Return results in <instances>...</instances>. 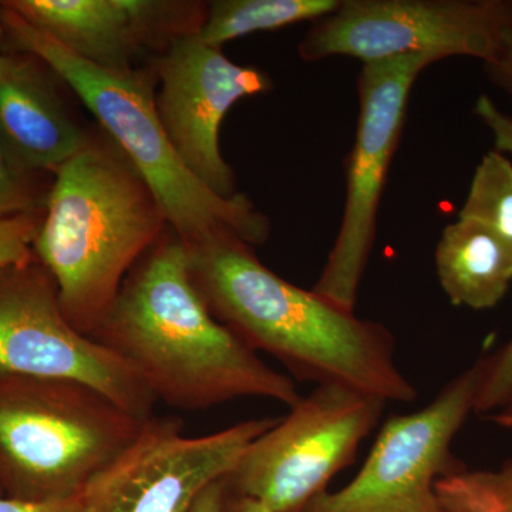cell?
<instances>
[{
    "mask_svg": "<svg viewBox=\"0 0 512 512\" xmlns=\"http://www.w3.org/2000/svg\"><path fill=\"white\" fill-rule=\"evenodd\" d=\"M474 114L493 133L495 150L512 156V117L498 109L485 94L478 97Z\"/></svg>",
    "mask_w": 512,
    "mask_h": 512,
    "instance_id": "7402d4cb",
    "label": "cell"
},
{
    "mask_svg": "<svg viewBox=\"0 0 512 512\" xmlns=\"http://www.w3.org/2000/svg\"><path fill=\"white\" fill-rule=\"evenodd\" d=\"M340 0H215L207 5L198 36L214 47L293 23L323 18Z\"/></svg>",
    "mask_w": 512,
    "mask_h": 512,
    "instance_id": "2e32d148",
    "label": "cell"
},
{
    "mask_svg": "<svg viewBox=\"0 0 512 512\" xmlns=\"http://www.w3.org/2000/svg\"><path fill=\"white\" fill-rule=\"evenodd\" d=\"M30 25L87 62L136 70L144 53H158L178 36L200 33L207 6L163 0H10Z\"/></svg>",
    "mask_w": 512,
    "mask_h": 512,
    "instance_id": "4fadbf2b",
    "label": "cell"
},
{
    "mask_svg": "<svg viewBox=\"0 0 512 512\" xmlns=\"http://www.w3.org/2000/svg\"><path fill=\"white\" fill-rule=\"evenodd\" d=\"M488 417H490L494 423H497L498 426L503 427V429L512 431V397L510 402L505 404L503 409L498 410V412H495Z\"/></svg>",
    "mask_w": 512,
    "mask_h": 512,
    "instance_id": "4316f807",
    "label": "cell"
},
{
    "mask_svg": "<svg viewBox=\"0 0 512 512\" xmlns=\"http://www.w3.org/2000/svg\"><path fill=\"white\" fill-rule=\"evenodd\" d=\"M229 498L231 490L227 480L218 481L201 495L191 512H228Z\"/></svg>",
    "mask_w": 512,
    "mask_h": 512,
    "instance_id": "d4e9b609",
    "label": "cell"
},
{
    "mask_svg": "<svg viewBox=\"0 0 512 512\" xmlns=\"http://www.w3.org/2000/svg\"><path fill=\"white\" fill-rule=\"evenodd\" d=\"M228 512H272L266 505L252 498L241 497L231 493L229 498Z\"/></svg>",
    "mask_w": 512,
    "mask_h": 512,
    "instance_id": "484cf974",
    "label": "cell"
},
{
    "mask_svg": "<svg viewBox=\"0 0 512 512\" xmlns=\"http://www.w3.org/2000/svg\"><path fill=\"white\" fill-rule=\"evenodd\" d=\"M483 369L481 357L419 412L387 420L357 476L303 512H444L436 484L466 467L451 444L474 413Z\"/></svg>",
    "mask_w": 512,
    "mask_h": 512,
    "instance_id": "ba28073f",
    "label": "cell"
},
{
    "mask_svg": "<svg viewBox=\"0 0 512 512\" xmlns=\"http://www.w3.org/2000/svg\"><path fill=\"white\" fill-rule=\"evenodd\" d=\"M484 66L491 82L512 97V18L501 29L494 55Z\"/></svg>",
    "mask_w": 512,
    "mask_h": 512,
    "instance_id": "603a6c76",
    "label": "cell"
},
{
    "mask_svg": "<svg viewBox=\"0 0 512 512\" xmlns=\"http://www.w3.org/2000/svg\"><path fill=\"white\" fill-rule=\"evenodd\" d=\"M72 380L0 375V488L22 501L69 500L143 427Z\"/></svg>",
    "mask_w": 512,
    "mask_h": 512,
    "instance_id": "5b68a950",
    "label": "cell"
},
{
    "mask_svg": "<svg viewBox=\"0 0 512 512\" xmlns=\"http://www.w3.org/2000/svg\"><path fill=\"white\" fill-rule=\"evenodd\" d=\"M35 198L26 183V175L19 173L0 156V220L15 215L33 214Z\"/></svg>",
    "mask_w": 512,
    "mask_h": 512,
    "instance_id": "44dd1931",
    "label": "cell"
},
{
    "mask_svg": "<svg viewBox=\"0 0 512 512\" xmlns=\"http://www.w3.org/2000/svg\"><path fill=\"white\" fill-rule=\"evenodd\" d=\"M434 262L441 288L453 305L484 311L503 301L510 289V251L476 222L457 220L447 225Z\"/></svg>",
    "mask_w": 512,
    "mask_h": 512,
    "instance_id": "9a60e30c",
    "label": "cell"
},
{
    "mask_svg": "<svg viewBox=\"0 0 512 512\" xmlns=\"http://www.w3.org/2000/svg\"><path fill=\"white\" fill-rule=\"evenodd\" d=\"M156 109L165 133L192 174L224 198L238 194L234 171L222 157L221 124L245 97L274 87L268 73L239 66L198 33L175 37L154 57Z\"/></svg>",
    "mask_w": 512,
    "mask_h": 512,
    "instance_id": "7c38bea8",
    "label": "cell"
},
{
    "mask_svg": "<svg viewBox=\"0 0 512 512\" xmlns=\"http://www.w3.org/2000/svg\"><path fill=\"white\" fill-rule=\"evenodd\" d=\"M53 173L33 249L55 281L64 315L94 338L167 218L116 146L89 140Z\"/></svg>",
    "mask_w": 512,
    "mask_h": 512,
    "instance_id": "3957f363",
    "label": "cell"
},
{
    "mask_svg": "<svg viewBox=\"0 0 512 512\" xmlns=\"http://www.w3.org/2000/svg\"><path fill=\"white\" fill-rule=\"evenodd\" d=\"M512 18V0H342L298 46L305 62L350 56L363 64L404 55L487 63Z\"/></svg>",
    "mask_w": 512,
    "mask_h": 512,
    "instance_id": "9c48e42d",
    "label": "cell"
},
{
    "mask_svg": "<svg viewBox=\"0 0 512 512\" xmlns=\"http://www.w3.org/2000/svg\"><path fill=\"white\" fill-rule=\"evenodd\" d=\"M0 494H2V488H0Z\"/></svg>",
    "mask_w": 512,
    "mask_h": 512,
    "instance_id": "f1b7e54d",
    "label": "cell"
},
{
    "mask_svg": "<svg viewBox=\"0 0 512 512\" xmlns=\"http://www.w3.org/2000/svg\"><path fill=\"white\" fill-rule=\"evenodd\" d=\"M512 397V339L493 355L484 357L474 413L481 416L503 409Z\"/></svg>",
    "mask_w": 512,
    "mask_h": 512,
    "instance_id": "d6986e66",
    "label": "cell"
},
{
    "mask_svg": "<svg viewBox=\"0 0 512 512\" xmlns=\"http://www.w3.org/2000/svg\"><path fill=\"white\" fill-rule=\"evenodd\" d=\"M5 35H6L5 29H3L2 22H0V49H2L3 37H5ZM2 55H3L2 50H0V56H2Z\"/></svg>",
    "mask_w": 512,
    "mask_h": 512,
    "instance_id": "83f0119b",
    "label": "cell"
},
{
    "mask_svg": "<svg viewBox=\"0 0 512 512\" xmlns=\"http://www.w3.org/2000/svg\"><path fill=\"white\" fill-rule=\"evenodd\" d=\"M94 339L127 360L157 402L200 412L258 397L288 407L301 399L215 318L192 281L187 245L164 237L134 266Z\"/></svg>",
    "mask_w": 512,
    "mask_h": 512,
    "instance_id": "7a4b0ae2",
    "label": "cell"
},
{
    "mask_svg": "<svg viewBox=\"0 0 512 512\" xmlns=\"http://www.w3.org/2000/svg\"><path fill=\"white\" fill-rule=\"evenodd\" d=\"M276 421L245 420L188 437L180 420L151 416L136 439L86 485L80 494L84 512H191Z\"/></svg>",
    "mask_w": 512,
    "mask_h": 512,
    "instance_id": "8fae6325",
    "label": "cell"
},
{
    "mask_svg": "<svg viewBox=\"0 0 512 512\" xmlns=\"http://www.w3.org/2000/svg\"><path fill=\"white\" fill-rule=\"evenodd\" d=\"M458 220L487 228L512 255V163L505 154L494 150L481 158Z\"/></svg>",
    "mask_w": 512,
    "mask_h": 512,
    "instance_id": "e0dca14e",
    "label": "cell"
},
{
    "mask_svg": "<svg viewBox=\"0 0 512 512\" xmlns=\"http://www.w3.org/2000/svg\"><path fill=\"white\" fill-rule=\"evenodd\" d=\"M87 141L36 64L0 56V156L25 175L56 171Z\"/></svg>",
    "mask_w": 512,
    "mask_h": 512,
    "instance_id": "5bb4252c",
    "label": "cell"
},
{
    "mask_svg": "<svg viewBox=\"0 0 512 512\" xmlns=\"http://www.w3.org/2000/svg\"><path fill=\"white\" fill-rule=\"evenodd\" d=\"M187 249L192 281L212 315L256 353L318 386L338 384L386 403L416 400L382 323L291 284L235 235H214Z\"/></svg>",
    "mask_w": 512,
    "mask_h": 512,
    "instance_id": "6da1fadb",
    "label": "cell"
},
{
    "mask_svg": "<svg viewBox=\"0 0 512 512\" xmlns=\"http://www.w3.org/2000/svg\"><path fill=\"white\" fill-rule=\"evenodd\" d=\"M434 55H404L363 64L359 121L346 175L342 224L312 291L355 311L357 292L376 239L377 214L400 136L410 92Z\"/></svg>",
    "mask_w": 512,
    "mask_h": 512,
    "instance_id": "30bf717a",
    "label": "cell"
},
{
    "mask_svg": "<svg viewBox=\"0 0 512 512\" xmlns=\"http://www.w3.org/2000/svg\"><path fill=\"white\" fill-rule=\"evenodd\" d=\"M0 22L20 49L63 80L114 146L136 168L160 204L167 224L185 245L231 234L254 247L264 244L271 224L245 195L220 197L185 165L165 133L156 109L154 70L116 72L87 62L0 3Z\"/></svg>",
    "mask_w": 512,
    "mask_h": 512,
    "instance_id": "277c9868",
    "label": "cell"
},
{
    "mask_svg": "<svg viewBox=\"0 0 512 512\" xmlns=\"http://www.w3.org/2000/svg\"><path fill=\"white\" fill-rule=\"evenodd\" d=\"M0 512H84L82 498L60 501H22L0 495Z\"/></svg>",
    "mask_w": 512,
    "mask_h": 512,
    "instance_id": "cb8c5ba5",
    "label": "cell"
},
{
    "mask_svg": "<svg viewBox=\"0 0 512 512\" xmlns=\"http://www.w3.org/2000/svg\"><path fill=\"white\" fill-rule=\"evenodd\" d=\"M0 375L82 383L141 420L157 403L124 357L74 328L52 276L32 259L0 271Z\"/></svg>",
    "mask_w": 512,
    "mask_h": 512,
    "instance_id": "52a82bcc",
    "label": "cell"
},
{
    "mask_svg": "<svg viewBox=\"0 0 512 512\" xmlns=\"http://www.w3.org/2000/svg\"><path fill=\"white\" fill-rule=\"evenodd\" d=\"M444 512H512V458L495 470H461L436 484Z\"/></svg>",
    "mask_w": 512,
    "mask_h": 512,
    "instance_id": "ac0fdd59",
    "label": "cell"
},
{
    "mask_svg": "<svg viewBox=\"0 0 512 512\" xmlns=\"http://www.w3.org/2000/svg\"><path fill=\"white\" fill-rule=\"evenodd\" d=\"M386 404L349 387L320 384L252 441L227 478L229 490L272 512H303L355 461Z\"/></svg>",
    "mask_w": 512,
    "mask_h": 512,
    "instance_id": "8992f818",
    "label": "cell"
},
{
    "mask_svg": "<svg viewBox=\"0 0 512 512\" xmlns=\"http://www.w3.org/2000/svg\"><path fill=\"white\" fill-rule=\"evenodd\" d=\"M39 225L35 212L0 220V271L32 259Z\"/></svg>",
    "mask_w": 512,
    "mask_h": 512,
    "instance_id": "ffe728a7",
    "label": "cell"
}]
</instances>
